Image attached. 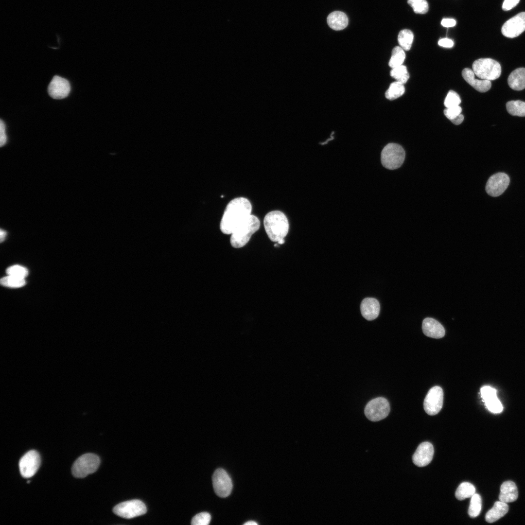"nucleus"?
Segmentation results:
<instances>
[{"instance_id": "30", "label": "nucleus", "mask_w": 525, "mask_h": 525, "mask_svg": "<svg viewBox=\"0 0 525 525\" xmlns=\"http://www.w3.org/2000/svg\"><path fill=\"white\" fill-rule=\"evenodd\" d=\"M390 75L397 81L403 84H405L409 78L406 66L402 65L392 68L390 71Z\"/></svg>"}, {"instance_id": "5", "label": "nucleus", "mask_w": 525, "mask_h": 525, "mask_svg": "<svg viewBox=\"0 0 525 525\" xmlns=\"http://www.w3.org/2000/svg\"><path fill=\"white\" fill-rule=\"evenodd\" d=\"M472 70L479 78L491 81L500 76L501 67L499 62L494 59L480 58L473 63Z\"/></svg>"}, {"instance_id": "38", "label": "nucleus", "mask_w": 525, "mask_h": 525, "mask_svg": "<svg viewBox=\"0 0 525 525\" xmlns=\"http://www.w3.org/2000/svg\"><path fill=\"white\" fill-rule=\"evenodd\" d=\"M520 0H504L502 9L504 11H508L515 6L519 2Z\"/></svg>"}, {"instance_id": "37", "label": "nucleus", "mask_w": 525, "mask_h": 525, "mask_svg": "<svg viewBox=\"0 0 525 525\" xmlns=\"http://www.w3.org/2000/svg\"><path fill=\"white\" fill-rule=\"evenodd\" d=\"M0 146L4 145L7 141V137L5 133V125L2 120L0 122Z\"/></svg>"}, {"instance_id": "8", "label": "nucleus", "mask_w": 525, "mask_h": 525, "mask_svg": "<svg viewBox=\"0 0 525 525\" xmlns=\"http://www.w3.org/2000/svg\"><path fill=\"white\" fill-rule=\"evenodd\" d=\"M113 511L121 517L131 519L144 514L147 508L141 501L134 499L119 503L114 507Z\"/></svg>"}, {"instance_id": "25", "label": "nucleus", "mask_w": 525, "mask_h": 525, "mask_svg": "<svg viewBox=\"0 0 525 525\" xmlns=\"http://www.w3.org/2000/svg\"><path fill=\"white\" fill-rule=\"evenodd\" d=\"M413 38L414 35L411 31L403 29L399 32L398 41L402 49L405 51H409L411 49Z\"/></svg>"}, {"instance_id": "26", "label": "nucleus", "mask_w": 525, "mask_h": 525, "mask_svg": "<svg viewBox=\"0 0 525 525\" xmlns=\"http://www.w3.org/2000/svg\"><path fill=\"white\" fill-rule=\"evenodd\" d=\"M509 114L513 116L525 117V102L519 100L510 101L506 104Z\"/></svg>"}, {"instance_id": "7", "label": "nucleus", "mask_w": 525, "mask_h": 525, "mask_svg": "<svg viewBox=\"0 0 525 525\" xmlns=\"http://www.w3.org/2000/svg\"><path fill=\"white\" fill-rule=\"evenodd\" d=\"M390 412L388 401L383 397L376 398L366 405L364 413L366 417L372 421H378L385 418Z\"/></svg>"}, {"instance_id": "17", "label": "nucleus", "mask_w": 525, "mask_h": 525, "mask_svg": "<svg viewBox=\"0 0 525 525\" xmlns=\"http://www.w3.org/2000/svg\"><path fill=\"white\" fill-rule=\"evenodd\" d=\"M422 330L425 335L433 338H441L445 333L443 326L437 320L430 317L424 319Z\"/></svg>"}, {"instance_id": "35", "label": "nucleus", "mask_w": 525, "mask_h": 525, "mask_svg": "<svg viewBox=\"0 0 525 525\" xmlns=\"http://www.w3.org/2000/svg\"><path fill=\"white\" fill-rule=\"evenodd\" d=\"M211 520L210 515L206 512L198 513L192 519L191 524L193 525H208Z\"/></svg>"}, {"instance_id": "36", "label": "nucleus", "mask_w": 525, "mask_h": 525, "mask_svg": "<svg viewBox=\"0 0 525 525\" xmlns=\"http://www.w3.org/2000/svg\"><path fill=\"white\" fill-rule=\"evenodd\" d=\"M462 109L459 105L446 108L444 110V114L450 121L461 114Z\"/></svg>"}, {"instance_id": "3", "label": "nucleus", "mask_w": 525, "mask_h": 525, "mask_svg": "<svg viewBox=\"0 0 525 525\" xmlns=\"http://www.w3.org/2000/svg\"><path fill=\"white\" fill-rule=\"evenodd\" d=\"M260 226V222L258 218L251 214L231 234L230 242L231 246L237 248L245 246L252 235L259 229Z\"/></svg>"}, {"instance_id": "34", "label": "nucleus", "mask_w": 525, "mask_h": 525, "mask_svg": "<svg viewBox=\"0 0 525 525\" xmlns=\"http://www.w3.org/2000/svg\"><path fill=\"white\" fill-rule=\"evenodd\" d=\"M461 103V99L458 94L453 90H450L444 102V104L446 108L459 105Z\"/></svg>"}, {"instance_id": "40", "label": "nucleus", "mask_w": 525, "mask_h": 525, "mask_svg": "<svg viewBox=\"0 0 525 525\" xmlns=\"http://www.w3.org/2000/svg\"><path fill=\"white\" fill-rule=\"evenodd\" d=\"M441 24L445 27H452L456 25V21L453 18H444L441 20Z\"/></svg>"}, {"instance_id": "28", "label": "nucleus", "mask_w": 525, "mask_h": 525, "mask_svg": "<svg viewBox=\"0 0 525 525\" xmlns=\"http://www.w3.org/2000/svg\"><path fill=\"white\" fill-rule=\"evenodd\" d=\"M405 53L400 46L395 47L392 51L388 65L392 69L402 65L405 60Z\"/></svg>"}, {"instance_id": "14", "label": "nucleus", "mask_w": 525, "mask_h": 525, "mask_svg": "<svg viewBox=\"0 0 525 525\" xmlns=\"http://www.w3.org/2000/svg\"><path fill=\"white\" fill-rule=\"evenodd\" d=\"M70 91L69 82L59 76H54L50 83L48 91L49 95L55 99H61L67 97Z\"/></svg>"}, {"instance_id": "29", "label": "nucleus", "mask_w": 525, "mask_h": 525, "mask_svg": "<svg viewBox=\"0 0 525 525\" xmlns=\"http://www.w3.org/2000/svg\"><path fill=\"white\" fill-rule=\"evenodd\" d=\"M482 508V499L480 495L477 493H474L472 497L470 504L468 509V514L472 518H475L478 516L481 512Z\"/></svg>"}, {"instance_id": "15", "label": "nucleus", "mask_w": 525, "mask_h": 525, "mask_svg": "<svg viewBox=\"0 0 525 525\" xmlns=\"http://www.w3.org/2000/svg\"><path fill=\"white\" fill-rule=\"evenodd\" d=\"M481 396L487 409L493 413H501L503 405L497 396L496 389L490 386H483L480 389Z\"/></svg>"}, {"instance_id": "24", "label": "nucleus", "mask_w": 525, "mask_h": 525, "mask_svg": "<svg viewBox=\"0 0 525 525\" xmlns=\"http://www.w3.org/2000/svg\"><path fill=\"white\" fill-rule=\"evenodd\" d=\"M475 493L474 486L469 482H463L460 484L455 491V495L458 500H463L470 498Z\"/></svg>"}, {"instance_id": "10", "label": "nucleus", "mask_w": 525, "mask_h": 525, "mask_svg": "<svg viewBox=\"0 0 525 525\" xmlns=\"http://www.w3.org/2000/svg\"><path fill=\"white\" fill-rule=\"evenodd\" d=\"M40 464V457L35 450L26 453L20 459L19 468L21 475L24 478L33 476L37 472Z\"/></svg>"}, {"instance_id": "4", "label": "nucleus", "mask_w": 525, "mask_h": 525, "mask_svg": "<svg viewBox=\"0 0 525 525\" xmlns=\"http://www.w3.org/2000/svg\"><path fill=\"white\" fill-rule=\"evenodd\" d=\"M405 155V151L402 146L390 143L385 146L381 152V163L385 168L395 170L402 165Z\"/></svg>"}, {"instance_id": "9", "label": "nucleus", "mask_w": 525, "mask_h": 525, "mask_svg": "<svg viewBox=\"0 0 525 525\" xmlns=\"http://www.w3.org/2000/svg\"><path fill=\"white\" fill-rule=\"evenodd\" d=\"M443 402V390L440 386H435L428 392L424 400L423 408L429 415H435L441 409Z\"/></svg>"}, {"instance_id": "31", "label": "nucleus", "mask_w": 525, "mask_h": 525, "mask_svg": "<svg viewBox=\"0 0 525 525\" xmlns=\"http://www.w3.org/2000/svg\"><path fill=\"white\" fill-rule=\"evenodd\" d=\"M0 283L6 287L18 288L25 284V280L24 279L8 275L1 279Z\"/></svg>"}, {"instance_id": "12", "label": "nucleus", "mask_w": 525, "mask_h": 525, "mask_svg": "<svg viewBox=\"0 0 525 525\" xmlns=\"http://www.w3.org/2000/svg\"><path fill=\"white\" fill-rule=\"evenodd\" d=\"M510 179L504 173H498L491 175L488 179L486 191L490 196L497 197L502 194L509 185Z\"/></svg>"}, {"instance_id": "6", "label": "nucleus", "mask_w": 525, "mask_h": 525, "mask_svg": "<svg viewBox=\"0 0 525 525\" xmlns=\"http://www.w3.org/2000/svg\"><path fill=\"white\" fill-rule=\"evenodd\" d=\"M100 459L98 455L88 453L80 456L73 463L71 472L73 475L83 478L94 472L98 468Z\"/></svg>"}, {"instance_id": "32", "label": "nucleus", "mask_w": 525, "mask_h": 525, "mask_svg": "<svg viewBox=\"0 0 525 525\" xmlns=\"http://www.w3.org/2000/svg\"><path fill=\"white\" fill-rule=\"evenodd\" d=\"M407 3L415 13L424 14L428 10V4L426 0H408Z\"/></svg>"}, {"instance_id": "18", "label": "nucleus", "mask_w": 525, "mask_h": 525, "mask_svg": "<svg viewBox=\"0 0 525 525\" xmlns=\"http://www.w3.org/2000/svg\"><path fill=\"white\" fill-rule=\"evenodd\" d=\"M362 316L368 320L376 318L380 313V306L379 301L375 298H367L364 299L360 305Z\"/></svg>"}, {"instance_id": "21", "label": "nucleus", "mask_w": 525, "mask_h": 525, "mask_svg": "<svg viewBox=\"0 0 525 525\" xmlns=\"http://www.w3.org/2000/svg\"><path fill=\"white\" fill-rule=\"evenodd\" d=\"M328 25L335 31L345 29L348 24V18L346 15L341 11H334L330 13L327 18Z\"/></svg>"}, {"instance_id": "23", "label": "nucleus", "mask_w": 525, "mask_h": 525, "mask_svg": "<svg viewBox=\"0 0 525 525\" xmlns=\"http://www.w3.org/2000/svg\"><path fill=\"white\" fill-rule=\"evenodd\" d=\"M509 87L515 90L525 88V68H519L514 70L508 79Z\"/></svg>"}, {"instance_id": "22", "label": "nucleus", "mask_w": 525, "mask_h": 525, "mask_svg": "<svg viewBox=\"0 0 525 525\" xmlns=\"http://www.w3.org/2000/svg\"><path fill=\"white\" fill-rule=\"evenodd\" d=\"M508 506L506 503L496 501L493 507L486 513V521L489 523H492L503 517L508 512Z\"/></svg>"}, {"instance_id": "16", "label": "nucleus", "mask_w": 525, "mask_h": 525, "mask_svg": "<svg viewBox=\"0 0 525 525\" xmlns=\"http://www.w3.org/2000/svg\"><path fill=\"white\" fill-rule=\"evenodd\" d=\"M434 453V447L431 443L422 442L419 445L413 455V463L418 467L425 466L432 461Z\"/></svg>"}, {"instance_id": "11", "label": "nucleus", "mask_w": 525, "mask_h": 525, "mask_svg": "<svg viewBox=\"0 0 525 525\" xmlns=\"http://www.w3.org/2000/svg\"><path fill=\"white\" fill-rule=\"evenodd\" d=\"M212 484L216 494L221 497L228 496L232 489L231 478L224 469L219 468L214 472L212 477Z\"/></svg>"}, {"instance_id": "19", "label": "nucleus", "mask_w": 525, "mask_h": 525, "mask_svg": "<svg viewBox=\"0 0 525 525\" xmlns=\"http://www.w3.org/2000/svg\"><path fill=\"white\" fill-rule=\"evenodd\" d=\"M464 79L474 89L480 92H485L491 88L490 81L487 80H478L475 78V74L472 70L465 68L462 71Z\"/></svg>"}, {"instance_id": "41", "label": "nucleus", "mask_w": 525, "mask_h": 525, "mask_svg": "<svg viewBox=\"0 0 525 525\" xmlns=\"http://www.w3.org/2000/svg\"><path fill=\"white\" fill-rule=\"evenodd\" d=\"M464 120V116L461 114H459L455 118L451 120V121L455 124L458 125L460 124Z\"/></svg>"}, {"instance_id": "1", "label": "nucleus", "mask_w": 525, "mask_h": 525, "mask_svg": "<svg viewBox=\"0 0 525 525\" xmlns=\"http://www.w3.org/2000/svg\"><path fill=\"white\" fill-rule=\"evenodd\" d=\"M252 206L244 197L236 198L227 205L222 216L220 228L226 234H231L235 229L251 215Z\"/></svg>"}, {"instance_id": "27", "label": "nucleus", "mask_w": 525, "mask_h": 525, "mask_svg": "<svg viewBox=\"0 0 525 525\" xmlns=\"http://www.w3.org/2000/svg\"><path fill=\"white\" fill-rule=\"evenodd\" d=\"M404 91V84L396 81L390 84L385 96L387 99L394 100L402 95Z\"/></svg>"}, {"instance_id": "20", "label": "nucleus", "mask_w": 525, "mask_h": 525, "mask_svg": "<svg viewBox=\"0 0 525 525\" xmlns=\"http://www.w3.org/2000/svg\"><path fill=\"white\" fill-rule=\"evenodd\" d=\"M518 496V489L514 482L507 481L501 485L499 496L500 501L506 503L514 502L517 499Z\"/></svg>"}, {"instance_id": "33", "label": "nucleus", "mask_w": 525, "mask_h": 525, "mask_svg": "<svg viewBox=\"0 0 525 525\" xmlns=\"http://www.w3.org/2000/svg\"><path fill=\"white\" fill-rule=\"evenodd\" d=\"M6 272L7 275L22 279H24L28 274V271L25 267L18 265L8 267Z\"/></svg>"}, {"instance_id": "2", "label": "nucleus", "mask_w": 525, "mask_h": 525, "mask_svg": "<svg viewBox=\"0 0 525 525\" xmlns=\"http://www.w3.org/2000/svg\"><path fill=\"white\" fill-rule=\"evenodd\" d=\"M263 224L267 236L273 242H278L284 239L288 232V221L285 215L280 211H271L266 214Z\"/></svg>"}, {"instance_id": "13", "label": "nucleus", "mask_w": 525, "mask_h": 525, "mask_svg": "<svg viewBox=\"0 0 525 525\" xmlns=\"http://www.w3.org/2000/svg\"><path fill=\"white\" fill-rule=\"evenodd\" d=\"M525 31V12H521L508 20L503 25L501 32L506 37L514 38Z\"/></svg>"}, {"instance_id": "44", "label": "nucleus", "mask_w": 525, "mask_h": 525, "mask_svg": "<svg viewBox=\"0 0 525 525\" xmlns=\"http://www.w3.org/2000/svg\"><path fill=\"white\" fill-rule=\"evenodd\" d=\"M277 243H278V244L279 245H281V244H284V239H281V240H280V241H278V242H277Z\"/></svg>"}, {"instance_id": "42", "label": "nucleus", "mask_w": 525, "mask_h": 525, "mask_svg": "<svg viewBox=\"0 0 525 525\" xmlns=\"http://www.w3.org/2000/svg\"><path fill=\"white\" fill-rule=\"evenodd\" d=\"M6 232L2 229H0V242H3L6 236Z\"/></svg>"}, {"instance_id": "43", "label": "nucleus", "mask_w": 525, "mask_h": 525, "mask_svg": "<svg viewBox=\"0 0 525 525\" xmlns=\"http://www.w3.org/2000/svg\"><path fill=\"white\" fill-rule=\"evenodd\" d=\"M244 525H258V523H257L255 521H248V522L245 523Z\"/></svg>"}, {"instance_id": "39", "label": "nucleus", "mask_w": 525, "mask_h": 525, "mask_svg": "<svg viewBox=\"0 0 525 525\" xmlns=\"http://www.w3.org/2000/svg\"><path fill=\"white\" fill-rule=\"evenodd\" d=\"M438 44L441 47L444 48H452L454 44V41L448 38H443L440 39L438 42Z\"/></svg>"}]
</instances>
